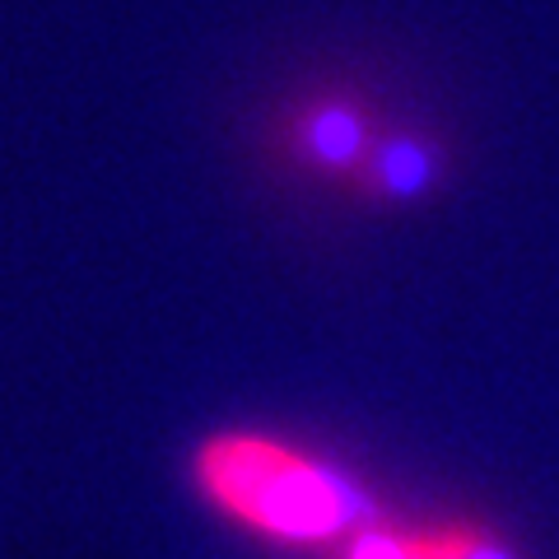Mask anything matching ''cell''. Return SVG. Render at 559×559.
<instances>
[{"label": "cell", "mask_w": 559, "mask_h": 559, "mask_svg": "<svg viewBox=\"0 0 559 559\" xmlns=\"http://www.w3.org/2000/svg\"><path fill=\"white\" fill-rule=\"evenodd\" d=\"M355 182L373 197H415L429 182V150L415 140H378Z\"/></svg>", "instance_id": "3"}, {"label": "cell", "mask_w": 559, "mask_h": 559, "mask_svg": "<svg viewBox=\"0 0 559 559\" xmlns=\"http://www.w3.org/2000/svg\"><path fill=\"white\" fill-rule=\"evenodd\" d=\"M326 559H433V550H429L425 527L382 518V522H373V527H364L349 540H341Z\"/></svg>", "instance_id": "5"}, {"label": "cell", "mask_w": 559, "mask_h": 559, "mask_svg": "<svg viewBox=\"0 0 559 559\" xmlns=\"http://www.w3.org/2000/svg\"><path fill=\"white\" fill-rule=\"evenodd\" d=\"M187 480L219 522L275 550H336L388 513L345 466L266 429H215L191 448Z\"/></svg>", "instance_id": "1"}, {"label": "cell", "mask_w": 559, "mask_h": 559, "mask_svg": "<svg viewBox=\"0 0 559 559\" xmlns=\"http://www.w3.org/2000/svg\"><path fill=\"white\" fill-rule=\"evenodd\" d=\"M425 536H429L433 559H527L509 536H499L485 522H466V518L429 522Z\"/></svg>", "instance_id": "4"}, {"label": "cell", "mask_w": 559, "mask_h": 559, "mask_svg": "<svg viewBox=\"0 0 559 559\" xmlns=\"http://www.w3.org/2000/svg\"><path fill=\"white\" fill-rule=\"evenodd\" d=\"M299 164L331 173V178H359L364 159L373 154L378 145V131H373V117L349 98H318L294 117V135H289Z\"/></svg>", "instance_id": "2"}]
</instances>
